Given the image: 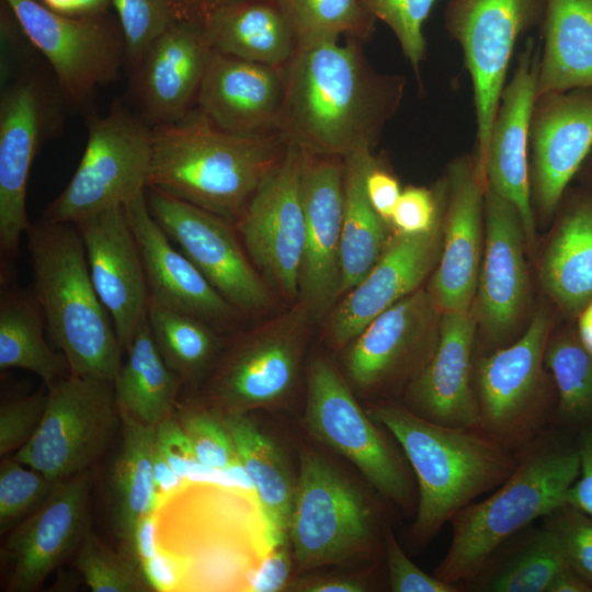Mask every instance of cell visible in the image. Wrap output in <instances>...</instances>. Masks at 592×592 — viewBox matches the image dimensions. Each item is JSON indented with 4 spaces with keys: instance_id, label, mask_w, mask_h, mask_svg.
I'll use <instances>...</instances> for the list:
<instances>
[{
    "instance_id": "cell-1",
    "label": "cell",
    "mask_w": 592,
    "mask_h": 592,
    "mask_svg": "<svg viewBox=\"0 0 592 592\" xmlns=\"http://www.w3.org/2000/svg\"><path fill=\"white\" fill-rule=\"evenodd\" d=\"M400 75L376 71L362 42H329L299 49L285 66V93L277 132L316 156L373 149L399 110Z\"/></svg>"
},
{
    "instance_id": "cell-2",
    "label": "cell",
    "mask_w": 592,
    "mask_h": 592,
    "mask_svg": "<svg viewBox=\"0 0 592 592\" xmlns=\"http://www.w3.org/2000/svg\"><path fill=\"white\" fill-rule=\"evenodd\" d=\"M151 130L147 187L231 224H236L257 189L280 163L288 145L280 132H225L196 106L181 119Z\"/></svg>"
},
{
    "instance_id": "cell-3",
    "label": "cell",
    "mask_w": 592,
    "mask_h": 592,
    "mask_svg": "<svg viewBox=\"0 0 592 592\" xmlns=\"http://www.w3.org/2000/svg\"><path fill=\"white\" fill-rule=\"evenodd\" d=\"M366 412L392 435L415 475L419 498L411 535L419 543L498 488L516 467L517 454L481 429L436 423L389 403L373 405Z\"/></svg>"
},
{
    "instance_id": "cell-4",
    "label": "cell",
    "mask_w": 592,
    "mask_h": 592,
    "mask_svg": "<svg viewBox=\"0 0 592 592\" xmlns=\"http://www.w3.org/2000/svg\"><path fill=\"white\" fill-rule=\"evenodd\" d=\"M25 234L32 291L69 374L114 382L123 349L91 281L76 226L42 218Z\"/></svg>"
},
{
    "instance_id": "cell-5",
    "label": "cell",
    "mask_w": 592,
    "mask_h": 592,
    "mask_svg": "<svg viewBox=\"0 0 592 592\" xmlns=\"http://www.w3.org/2000/svg\"><path fill=\"white\" fill-rule=\"evenodd\" d=\"M516 454V467L505 481L451 519L449 547L434 574L441 580L467 583L504 543L566 504L580 470L577 447L543 432Z\"/></svg>"
},
{
    "instance_id": "cell-6",
    "label": "cell",
    "mask_w": 592,
    "mask_h": 592,
    "mask_svg": "<svg viewBox=\"0 0 592 592\" xmlns=\"http://www.w3.org/2000/svg\"><path fill=\"white\" fill-rule=\"evenodd\" d=\"M65 101L30 58L1 64L0 252L1 280L12 277L22 234L31 223L26 191L41 146L56 135Z\"/></svg>"
},
{
    "instance_id": "cell-7",
    "label": "cell",
    "mask_w": 592,
    "mask_h": 592,
    "mask_svg": "<svg viewBox=\"0 0 592 592\" xmlns=\"http://www.w3.org/2000/svg\"><path fill=\"white\" fill-rule=\"evenodd\" d=\"M550 329L549 315L539 310L521 337L474 363L480 429L513 453L555 420L557 394L544 360Z\"/></svg>"
},
{
    "instance_id": "cell-8",
    "label": "cell",
    "mask_w": 592,
    "mask_h": 592,
    "mask_svg": "<svg viewBox=\"0 0 592 592\" xmlns=\"http://www.w3.org/2000/svg\"><path fill=\"white\" fill-rule=\"evenodd\" d=\"M546 0H448L444 29L459 45L476 117V172L487 189L490 133L519 38L540 25Z\"/></svg>"
},
{
    "instance_id": "cell-9",
    "label": "cell",
    "mask_w": 592,
    "mask_h": 592,
    "mask_svg": "<svg viewBox=\"0 0 592 592\" xmlns=\"http://www.w3.org/2000/svg\"><path fill=\"white\" fill-rule=\"evenodd\" d=\"M151 143V127L118 103L103 116H91L81 160L43 218L76 225L146 191Z\"/></svg>"
},
{
    "instance_id": "cell-10",
    "label": "cell",
    "mask_w": 592,
    "mask_h": 592,
    "mask_svg": "<svg viewBox=\"0 0 592 592\" xmlns=\"http://www.w3.org/2000/svg\"><path fill=\"white\" fill-rule=\"evenodd\" d=\"M49 64L66 105L88 109L98 91L119 78L126 62L118 22L110 14L72 18L36 0H2Z\"/></svg>"
},
{
    "instance_id": "cell-11",
    "label": "cell",
    "mask_w": 592,
    "mask_h": 592,
    "mask_svg": "<svg viewBox=\"0 0 592 592\" xmlns=\"http://www.w3.org/2000/svg\"><path fill=\"white\" fill-rule=\"evenodd\" d=\"M118 417L113 382L69 374L48 387L42 421L13 459L64 481L101 456Z\"/></svg>"
},
{
    "instance_id": "cell-12",
    "label": "cell",
    "mask_w": 592,
    "mask_h": 592,
    "mask_svg": "<svg viewBox=\"0 0 592 592\" xmlns=\"http://www.w3.org/2000/svg\"><path fill=\"white\" fill-rule=\"evenodd\" d=\"M288 532L301 569L340 563L372 545L373 514L362 493L334 466L304 451Z\"/></svg>"
},
{
    "instance_id": "cell-13",
    "label": "cell",
    "mask_w": 592,
    "mask_h": 592,
    "mask_svg": "<svg viewBox=\"0 0 592 592\" xmlns=\"http://www.w3.org/2000/svg\"><path fill=\"white\" fill-rule=\"evenodd\" d=\"M305 423L317 440L352 462L384 497L401 506L410 502L412 488L402 460L323 358L314 360L308 367Z\"/></svg>"
},
{
    "instance_id": "cell-14",
    "label": "cell",
    "mask_w": 592,
    "mask_h": 592,
    "mask_svg": "<svg viewBox=\"0 0 592 592\" xmlns=\"http://www.w3.org/2000/svg\"><path fill=\"white\" fill-rule=\"evenodd\" d=\"M304 151L289 143L235 226L253 264L288 299L298 298L305 241Z\"/></svg>"
},
{
    "instance_id": "cell-15",
    "label": "cell",
    "mask_w": 592,
    "mask_h": 592,
    "mask_svg": "<svg viewBox=\"0 0 592 592\" xmlns=\"http://www.w3.org/2000/svg\"><path fill=\"white\" fill-rule=\"evenodd\" d=\"M149 210L167 236L237 310L267 308V286L249 262L234 224L196 205L146 187Z\"/></svg>"
},
{
    "instance_id": "cell-16",
    "label": "cell",
    "mask_w": 592,
    "mask_h": 592,
    "mask_svg": "<svg viewBox=\"0 0 592 592\" xmlns=\"http://www.w3.org/2000/svg\"><path fill=\"white\" fill-rule=\"evenodd\" d=\"M443 206L440 257L428 288L437 311L470 310L485 246V192L475 155H462L436 184Z\"/></svg>"
},
{
    "instance_id": "cell-17",
    "label": "cell",
    "mask_w": 592,
    "mask_h": 592,
    "mask_svg": "<svg viewBox=\"0 0 592 592\" xmlns=\"http://www.w3.org/2000/svg\"><path fill=\"white\" fill-rule=\"evenodd\" d=\"M312 318L299 301L240 341L215 377L213 397L227 413L267 406L292 388Z\"/></svg>"
},
{
    "instance_id": "cell-18",
    "label": "cell",
    "mask_w": 592,
    "mask_h": 592,
    "mask_svg": "<svg viewBox=\"0 0 592 592\" xmlns=\"http://www.w3.org/2000/svg\"><path fill=\"white\" fill-rule=\"evenodd\" d=\"M525 243L524 227L516 207L487 187L485 246L471 310L486 343L491 348L489 352L511 343L510 339L527 306Z\"/></svg>"
},
{
    "instance_id": "cell-19",
    "label": "cell",
    "mask_w": 592,
    "mask_h": 592,
    "mask_svg": "<svg viewBox=\"0 0 592 592\" xmlns=\"http://www.w3.org/2000/svg\"><path fill=\"white\" fill-rule=\"evenodd\" d=\"M592 149V89L536 96L530 124V177L534 210L553 217Z\"/></svg>"
},
{
    "instance_id": "cell-20",
    "label": "cell",
    "mask_w": 592,
    "mask_h": 592,
    "mask_svg": "<svg viewBox=\"0 0 592 592\" xmlns=\"http://www.w3.org/2000/svg\"><path fill=\"white\" fill-rule=\"evenodd\" d=\"M343 175L342 158L304 151L305 241L298 301L312 320L323 317L340 297Z\"/></svg>"
},
{
    "instance_id": "cell-21",
    "label": "cell",
    "mask_w": 592,
    "mask_h": 592,
    "mask_svg": "<svg viewBox=\"0 0 592 592\" xmlns=\"http://www.w3.org/2000/svg\"><path fill=\"white\" fill-rule=\"evenodd\" d=\"M93 286L123 350L147 320L149 289L139 250L123 205L77 223Z\"/></svg>"
},
{
    "instance_id": "cell-22",
    "label": "cell",
    "mask_w": 592,
    "mask_h": 592,
    "mask_svg": "<svg viewBox=\"0 0 592 592\" xmlns=\"http://www.w3.org/2000/svg\"><path fill=\"white\" fill-rule=\"evenodd\" d=\"M539 46L528 38L517 56L492 124L487 168V187L519 210L526 244L535 242V210L530 177V124L536 99Z\"/></svg>"
},
{
    "instance_id": "cell-23",
    "label": "cell",
    "mask_w": 592,
    "mask_h": 592,
    "mask_svg": "<svg viewBox=\"0 0 592 592\" xmlns=\"http://www.w3.org/2000/svg\"><path fill=\"white\" fill-rule=\"evenodd\" d=\"M442 237L443 206L432 230L397 232L371 271L333 309L328 330L331 343L339 349L351 343L374 318L415 292L437 263Z\"/></svg>"
},
{
    "instance_id": "cell-24",
    "label": "cell",
    "mask_w": 592,
    "mask_h": 592,
    "mask_svg": "<svg viewBox=\"0 0 592 592\" xmlns=\"http://www.w3.org/2000/svg\"><path fill=\"white\" fill-rule=\"evenodd\" d=\"M477 328L471 309L442 312L432 353L409 384L408 409L436 423L480 429L473 382Z\"/></svg>"
},
{
    "instance_id": "cell-25",
    "label": "cell",
    "mask_w": 592,
    "mask_h": 592,
    "mask_svg": "<svg viewBox=\"0 0 592 592\" xmlns=\"http://www.w3.org/2000/svg\"><path fill=\"white\" fill-rule=\"evenodd\" d=\"M213 49L203 25L175 21L133 72L139 117L150 127L181 119L196 106Z\"/></svg>"
},
{
    "instance_id": "cell-26",
    "label": "cell",
    "mask_w": 592,
    "mask_h": 592,
    "mask_svg": "<svg viewBox=\"0 0 592 592\" xmlns=\"http://www.w3.org/2000/svg\"><path fill=\"white\" fill-rule=\"evenodd\" d=\"M434 311L429 292L417 289L374 318L351 342L346 354L351 379L364 389L408 374L413 379L434 348L426 343Z\"/></svg>"
},
{
    "instance_id": "cell-27",
    "label": "cell",
    "mask_w": 592,
    "mask_h": 592,
    "mask_svg": "<svg viewBox=\"0 0 592 592\" xmlns=\"http://www.w3.org/2000/svg\"><path fill=\"white\" fill-rule=\"evenodd\" d=\"M123 207L139 250L150 300L218 326L240 312L172 244L149 210L146 191Z\"/></svg>"
},
{
    "instance_id": "cell-28",
    "label": "cell",
    "mask_w": 592,
    "mask_h": 592,
    "mask_svg": "<svg viewBox=\"0 0 592 592\" xmlns=\"http://www.w3.org/2000/svg\"><path fill=\"white\" fill-rule=\"evenodd\" d=\"M89 475L56 485L49 497L9 537L10 590L29 592L81 544L86 532Z\"/></svg>"
},
{
    "instance_id": "cell-29",
    "label": "cell",
    "mask_w": 592,
    "mask_h": 592,
    "mask_svg": "<svg viewBox=\"0 0 592 592\" xmlns=\"http://www.w3.org/2000/svg\"><path fill=\"white\" fill-rule=\"evenodd\" d=\"M285 67L248 61L213 50L196 107L218 128L239 135L277 132Z\"/></svg>"
},
{
    "instance_id": "cell-30",
    "label": "cell",
    "mask_w": 592,
    "mask_h": 592,
    "mask_svg": "<svg viewBox=\"0 0 592 592\" xmlns=\"http://www.w3.org/2000/svg\"><path fill=\"white\" fill-rule=\"evenodd\" d=\"M553 235L539 264L547 295L569 318L592 299V187L562 196Z\"/></svg>"
},
{
    "instance_id": "cell-31",
    "label": "cell",
    "mask_w": 592,
    "mask_h": 592,
    "mask_svg": "<svg viewBox=\"0 0 592 592\" xmlns=\"http://www.w3.org/2000/svg\"><path fill=\"white\" fill-rule=\"evenodd\" d=\"M213 50L258 64L285 67L298 52L291 21L276 0H244L203 24Z\"/></svg>"
},
{
    "instance_id": "cell-32",
    "label": "cell",
    "mask_w": 592,
    "mask_h": 592,
    "mask_svg": "<svg viewBox=\"0 0 592 592\" xmlns=\"http://www.w3.org/2000/svg\"><path fill=\"white\" fill-rule=\"evenodd\" d=\"M536 96L592 89V0H546Z\"/></svg>"
},
{
    "instance_id": "cell-33",
    "label": "cell",
    "mask_w": 592,
    "mask_h": 592,
    "mask_svg": "<svg viewBox=\"0 0 592 592\" xmlns=\"http://www.w3.org/2000/svg\"><path fill=\"white\" fill-rule=\"evenodd\" d=\"M376 163L373 149L368 148L356 150L343 158L340 296H344L363 280L387 243L389 225L375 210L366 192L367 174Z\"/></svg>"
},
{
    "instance_id": "cell-34",
    "label": "cell",
    "mask_w": 592,
    "mask_h": 592,
    "mask_svg": "<svg viewBox=\"0 0 592 592\" xmlns=\"http://www.w3.org/2000/svg\"><path fill=\"white\" fill-rule=\"evenodd\" d=\"M236 454L249 476L274 544L284 543L295 488L278 448L244 413L223 420Z\"/></svg>"
},
{
    "instance_id": "cell-35",
    "label": "cell",
    "mask_w": 592,
    "mask_h": 592,
    "mask_svg": "<svg viewBox=\"0 0 592 592\" xmlns=\"http://www.w3.org/2000/svg\"><path fill=\"white\" fill-rule=\"evenodd\" d=\"M119 417L123 437L112 464L109 494L114 531L127 543L137 523L158 510L152 476L156 425L121 412Z\"/></svg>"
},
{
    "instance_id": "cell-36",
    "label": "cell",
    "mask_w": 592,
    "mask_h": 592,
    "mask_svg": "<svg viewBox=\"0 0 592 592\" xmlns=\"http://www.w3.org/2000/svg\"><path fill=\"white\" fill-rule=\"evenodd\" d=\"M45 320L33 291L12 281L1 283L0 293V368L27 369L47 387L64 378L68 367L61 352L46 341Z\"/></svg>"
},
{
    "instance_id": "cell-37",
    "label": "cell",
    "mask_w": 592,
    "mask_h": 592,
    "mask_svg": "<svg viewBox=\"0 0 592 592\" xmlns=\"http://www.w3.org/2000/svg\"><path fill=\"white\" fill-rule=\"evenodd\" d=\"M503 544L479 573L467 582L482 592H549L555 579L570 568L562 549L546 526L521 532Z\"/></svg>"
},
{
    "instance_id": "cell-38",
    "label": "cell",
    "mask_w": 592,
    "mask_h": 592,
    "mask_svg": "<svg viewBox=\"0 0 592 592\" xmlns=\"http://www.w3.org/2000/svg\"><path fill=\"white\" fill-rule=\"evenodd\" d=\"M126 352L113 382L118 410L144 424L157 425L171 415L182 379L163 361L147 320Z\"/></svg>"
},
{
    "instance_id": "cell-39",
    "label": "cell",
    "mask_w": 592,
    "mask_h": 592,
    "mask_svg": "<svg viewBox=\"0 0 592 592\" xmlns=\"http://www.w3.org/2000/svg\"><path fill=\"white\" fill-rule=\"evenodd\" d=\"M544 360L557 394L555 420L563 425L592 424V353L576 328L549 338Z\"/></svg>"
},
{
    "instance_id": "cell-40",
    "label": "cell",
    "mask_w": 592,
    "mask_h": 592,
    "mask_svg": "<svg viewBox=\"0 0 592 592\" xmlns=\"http://www.w3.org/2000/svg\"><path fill=\"white\" fill-rule=\"evenodd\" d=\"M147 321L163 361L182 380L197 377L212 361L217 338L206 321L150 299Z\"/></svg>"
},
{
    "instance_id": "cell-41",
    "label": "cell",
    "mask_w": 592,
    "mask_h": 592,
    "mask_svg": "<svg viewBox=\"0 0 592 592\" xmlns=\"http://www.w3.org/2000/svg\"><path fill=\"white\" fill-rule=\"evenodd\" d=\"M295 31L298 50L341 36L360 42L371 38L376 20L358 0H276Z\"/></svg>"
},
{
    "instance_id": "cell-42",
    "label": "cell",
    "mask_w": 592,
    "mask_h": 592,
    "mask_svg": "<svg viewBox=\"0 0 592 592\" xmlns=\"http://www.w3.org/2000/svg\"><path fill=\"white\" fill-rule=\"evenodd\" d=\"M376 21L385 23L421 82V65L425 59L424 24L436 0H358Z\"/></svg>"
},
{
    "instance_id": "cell-43",
    "label": "cell",
    "mask_w": 592,
    "mask_h": 592,
    "mask_svg": "<svg viewBox=\"0 0 592 592\" xmlns=\"http://www.w3.org/2000/svg\"><path fill=\"white\" fill-rule=\"evenodd\" d=\"M124 42L130 76L153 42L175 21L171 0H111Z\"/></svg>"
},
{
    "instance_id": "cell-44",
    "label": "cell",
    "mask_w": 592,
    "mask_h": 592,
    "mask_svg": "<svg viewBox=\"0 0 592 592\" xmlns=\"http://www.w3.org/2000/svg\"><path fill=\"white\" fill-rule=\"evenodd\" d=\"M76 567L94 592H141L149 588L132 558L109 550L91 533L81 542Z\"/></svg>"
},
{
    "instance_id": "cell-45",
    "label": "cell",
    "mask_w": 592,
    "mask_h": 592,
    "mask_svg": "<svg viewBox=\"0 0 592 592\" xmlns=\"http://www.w3.org/2000/svg\"><path fill=\"white\" fill-rule=\"evenodd\" d=\"M57 483L38 470L15 459H5L0 467V528L5 531L14 521L37 509Z\"/></svg>"
},
{
    "instance_id": "cell-46",
    "label": "cell",
    "mask_w": 592,
    "mask_h": 592,
    "mask_svg": "<svg viewBox=\"0 0 592 592\" xmlns=\"http://www.w3.org/2000/svg\"><path fill=\"white\" fill-rule=\"evenodd\" d=\"M543 525L556 536L568 566L592 588V517L566 503Z\"/></svg>"
},
{
    "instance_id": "cell-47",
    "label": "cell",
    "mask_w": 592,
    "mask_h": 592,
    "mask_svg": "<svg viewBox=\"0 0 592 592\" xmlns=\"http://www.w3.org/2000/svg\"><path fill=\"white\" fill-rule=\"evenodd\" d=\"M181 419L180 424L202 465L225 470L239 460L223 421L201 410L185 411Z\"/></svg>"
},
{
    "instance_id": "cell-48",
    "label": "cell",
    "mask_w": 592,
    "mask_h": 592,
    "mask_svg": "<svg viewBox=\"0 0 592 592\" xmlns=\"http://www.w3.org/2000/svg\"><path fill=\"white\" fill-rule=\"evenodd\" d=\"M442 216V200L437 186L410 185L402 189L390 218L396 232L419 235L432 230Z\"/></svg>"
},
{
    "instance_id": "cell-49",
    "label": "cell",
    "mask_w": 592,
    "mask_h": 592,
    "mask_svg": "<svg viewBox=\"0 0 592 592\" xmlns=\"http://www.w3.org/2000/svg\"><path fill=\"white\" fill-rule=\"evenodd\" d=\"M47 402V392L38 390L30 396L1 403L0 455L21 448L37 430Z\"/></svg>"
},
{
    "instance_id": "cell-50",
    "label": "cell",
    "mask_w": 592,
    "mask_h": 592,
    "mask_svg": "<svg viewBox=\"0 0 592 592\" xmlns=\"http://www.w3.org/2000/svg\"><path fill=\"white\" fill-rule=\"evenodd\" d=\"M386 563L394 592H457V584L445 582L420 569L406 555L390 530L385 537Z\"/></svg>"
},
{
    "instance_id": "cell-51",
    "label": "cell",
    "mask_w": 592,
    "mask_h": 592,
    "mask_svg": "<svg viewBox=\"0 0 592 592\" xmlns=\"http://www.w3.org/2000/svg\"><path fill=\"white\" fill-rule=\"evenodd\" d=\"M190 569V563L185 558L162 550L159 546L156 556L147 561L140 571L149 588L164 592L180 588L181 581L187 576Z\"/></svg>"
},
{
    "instance_id": "cell-52",
    "label": "cell",
    "mask_w": 592,
    "mask_h": 592,
    "mask_svg": "<svg viewBox=\"0 0 592 592\" xmlns=\"http://www.w3.org/2000/svg\"><path fill=\"white\" fill-rule=\"evenodd\" d=\"M577 451L580 470L568 490L566 503L592 517V424L582 431Z\"/></svg>"
},
{
    "instance_id": "cell-53",
    "label": "cell",
    "mask_w": 592,
    "mask_h": 592,
    "mask_svg": "<svg viewBox=\"0 0 592 592\" xmlns=\"http://www.w3.org/2000/svg\"><path fill=\"white\" fill-rule=\"evenodd\" d=\"M402 189L397 178L382 168L378 162L366 178L368 200L378 215L390 226V218Z\"/></svg>"
},
{
    "instance_id": "cell-54",
    "label": "cell",
    "mask_w": 592,
    "mask_h": 592,
    "mask_svg": "<svg viewBox=\"0 0 592 592\" xmlns=\"http://www.w3.org/2000/svg\"><path fill=\"white\" fill-rule=\"evenodd\" d=\"M283 544L274 547L249 576L244 591L272 592L284 587L289 571Z\"/></svg>"
},
{
    "instance_id": "cell-55",
    "label": "cell",
    "mask_w": 592,
    "mask_h": 592,
    "mask_svg": "<svg viewBox=\"0 0 592 592\" xmlns=\"http://www.w3.org/2000/svg\"><path fill=\"white\" fill-rule=\"evenodd\" d=\"M157 525L158 517L156 511L137 523L127 542L129 556L139 569L158 553L159 545L156 540Z\"/></svg>"
},
{
    "instance_id": "cell-56",
    "label": "cell",
    "mask_w": 592,
    "mask_h": 592,
    "mask_svg": "<svg viewBox=\"0 0 592 592\" xmlns=\"http://www.w3.org/2000/svg\"><path fill=\"white\" fill-rule=\"evenodd\" d=\"M152 476L158 508L162 506L166 500H170L171 497L186 487L184 481L174 473L158 451L156 441L152 453Z\"/></svg>"
},
{
    "instance_id": "cell-57",
    "label": "cell",
    "mask_w": 592,
    "mask_h": 592,
    "mask_svg": "<svg viewBox=\"0 0 592 592\" xmlns=\"http://www.w3.org/2000/svg\"><path fill=\"white\" fill-rule=\"evenodd\" d=\"M244 0H171L177 21L203 25L219 10Z\"/></svg>"
},
{
    "instance_id": "cell-58",
    "label": "cell",
    "mask_w": 592,
    "mask_h": 592,
    "mask_svg": "<svg viewBox=\"0 0 592 592\" xmlns=\"http://www.w3.org/2000/svg\"><path fill=\"white\" fill-rule=\"evenodd\" d=\"M48 10L72 18L95 16L110 13L111 0H36Z\"/></svg>"
},
{
    "instance_id": "cell-59",
    "label": "cell",
    "mask_w": 592,
    "mask_h": 592,
    "mask_svg": "<svg viewBox=\"0 0 592 592\" xmlns=\"http://www.w3.org/2000/svg\"><path fill=\"white\" fill-rule=\"evenodd\" d=\"M297 590L305 592H362L366 588L357 580L329 577L300 583Z\"/></svg>"
},
{
    "instance_id": "cell-60",
    "label": "cell",
    "mask_w": 592,
    "mask_h": 592,
    "mask_svg": "<svg viewBox=\"0 0 592 592\" xmlns=\"http://www.w3.org/2000/svg\"><path fill=\"white\" fill-rule=\"evenodd\" d=\"M549 592H592V588L577 572L568 568L555 579Z\"/></svg>"
},
{
    "instance_id": "cell-61",
    "label": "cell",
    "mask_w": 592,
    "mask_h": 592,
    "mask_svg": "<svg viewBox=\"0 0 592 592\" xmlns=\"http://www.w3.org/2000/svg\"><path fill=\"white\" fill-rule=\"evenodd\" d=\"M576 319L577 334L582 344L592 353V299L579 311Z\"/></svg>"
},
{
    "instance_id": "cell-62",
    "label": "cell",
    "mask_w": 592,
    "mask_h": 592,
    "mask_svg": "<svg viewBox=\"0 0 592 592\" xmlns=\"http://www.w3.org/2000/svg\"><path fill=\"white\" fill-rule=\"evenodd\" d=\"M576 178H579L585 186L592 187V149L589 152Z\"/></svg>"
}]
</instances>
